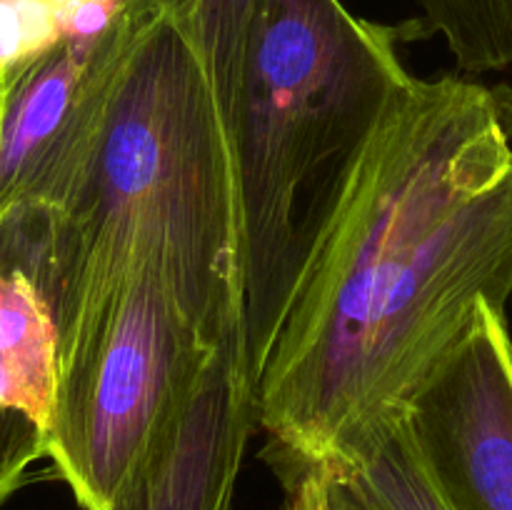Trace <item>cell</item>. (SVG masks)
<instances>
[{
	"label": "cell",
	"instance_id": "7",
	"mask_svg": "<svg viewBox=\"0 0 512 510\" xmlns=\"http://www.w3.org/2000/svg\"><path fill=\"white\" fill-rule=\"evenodd\" d=\"M248 325L230 330L113 510H233L250 430L258 425Z\"/></svg>",
	"mask_w": 512,
	"mask_h": 510
},
{
	"label": "cell",
	"instance_id": "15",
	"mask_svg": "<svg viewBox=\"0 0 512 510\" xmlns=\"http://www.w3.org/2000/svg\"><path fill=\"white\" fill-rule=\"evenodd\" d=\"M13 78H0V128H3L5 105H8V95H10V85H13Z\"/></svg>",
	"mask_w": 512,
	"mask_h": 510
},
{
	"label": "cell",
	"instance_id": "6",
	"mask_svg": "<svg viewBox=\"0 0 512 510\" xmlns=\"http://www.w3.org/2000/svg\"><path fill=\"white\" fill-rule=\"evenodd\" d=\"M405 418L450 508L512 510V343L503 310L480 303Z\"/></svg>",
	"mask_w": 512,
	"mask_h": 510
},
{
	"label": "cell",
	"instance_id": "13",
	"mask_svg": "<svg viewBox=\"0 0 512 510\" xmlns=\"http://www.w3.org/2000/svg\"><path fill=\"white\" fill-rule=\"evenodd\" d=\"M283 483L280 510H378L358 480L335 460L273 463Z\"/></svg>",
	"mask_w": 512,
	"mask_h": 510
},
{
	"label": "cell",
	"instance_id": "1",
	"mask_svg": "<svg viewBox=\"0 0 512 510\" xmlns=\"http://www.w3.org/2000/svg\"><path fill=\"white\" fill-rule=\"evenodd\" d=\"M512 298V145L473 80L413 78L300 275L258 378L270 463L335 460Z\"/></svg>",
	"mask_w": 512,
	"mask_h": 510
},
{
	"label": "cell",
	"instance_id": "3",
	"mask_svg": "<svg viewBox=\"0 0 512 510\" xmlns=\"http://www.w3.org/2000/svg\"><path fill=\"white\" fill-rule=\"evenodd\" d=\"M343 0H258L230 123L255 388L300 275L413 75Z\"/></svg>",
	"mask_w": 512,
	"mask_h": 510
},
{
	"label": "cell",
	"instance_id": "10",
	"mask_svg": "<svg viewBox=\"0 0 512 510\" xmlns=\"http://www.w3.org/2000/svg\"><path fill=\"white\" fill-rule=\"evenodd\" d=\"M203 55L230 138L250 23L258 0H163Z\"/></svg>",
	"mask_w": 512,
	"mask_h": 510
},
{
	"label": "cell",
	"instance_id": "16",
	"mask_svg": "<svg viewBox=\"0 0 512 510\" xmlns=\"http://www.w3.org/2000/svg\"><path fill=\"white\" fill-rule=\"evenodd\" d=\"M150 3H155V0H125V8H145Z\"/></svg>",
	"mask_w": 512,
	"mask_h": 510
},
{
	"label": "cell",
	"instance_id": "9",
	"mask_svg": "<svg viewBox=\"0 0 512 510\" xmlns=\"http://www.w3.org/2000/svg\"><path fill=\"white\" fill-rule=\"evenodd\" d=\"M378 510H453L430 475L408 418H393L360 435L335 458Z\"/></svg>",
	"mask_w": 512,
	"mask_h": 510
},
{
	"label": "cell",
	"instance_id": "5",
	"mask_svg": "<svg viewBox=\"0 0 512 510\" xmlns=\"http://www.w3.org/2000/svg\"><path fill=\"white\" fill-rule=\"evenodd\" d=\"M128 35L123 8L98 45L63 40L15 75L0 128V220L63 208L103 128Z\"/></svg>",
	"mask_w": 512,
	"mask_h": 510
},
{
	"label": "cell",
	"instance_id": "2",
	"mask_svg": "<svg viewBox=\"0 0 512 510\" xmlns=\"http://www.w3.org/2000/svg\"><path fill=\"white\" fill-rule=\"evenodd\" d=\"M125 10L118 80L68 200L0 220V265L28 275L53 315L58 380L145 265L213 345L248 325L240 190L203 55L163 0Z\"/></svg>",
	"mask_w": 512,
	"mask_h": 510
},
{
	"label": "cell",
	"instance_id": "11",
	"mask_svg": "<svg viewBox=\"0 0 512 510\" xmlns=\"http://www.w3.org/2000/svg\"><path fill=\"white\" fill-rule=\"evenodd\" d=\"M465 73L512 65V0H418Z\"/></svg>",
	"mask_w": 512,
	"mask_h": 510
},
{
	"label": "cell",
	"instance_id": "8",
	"mask_svg": "<svg viewBox=\"0 0 512 510\" xmlns=\"http://www.w3.org/2000/svg\"><path fill=\"white\" fill-rule=\"evenodd\" d=\"M0 393L50 428L58 400V330L20 270L0 265Z\"/></svg>",
	"mask_w": 512,
	"mask_h": 510
},
{
	"label": "cell",
	"instance_id": "14",
	"mask_svg": "<svg viewBox=\"0 0 512 510\" xmlns=\"http://www.w3.org/2000/svg\"><path fill=\"white\" fill-rule=\"evenodd\" d=\"M50 428L0 393V505L25 483L30 468L48 458Z\"/></svg>",
	"mask_w": 512,
	"mask_h": 510
},
{
	"label": "cell",
	"instance_id": "12",
	"mask_svg": "<svg viewBox=\"0 0 512 510\" xmlns=\"http://www.w3.org/2000/svg\"><path fill=\"white\" fill-rule=\"evenodd\" d=\"M60 43L58 0H0V78H13Z\"/></svg>",
	"mask_w": 512,
	"mask_h": 510
},
{
	"label": "cell",
	"instance_id": "17",
	"mask_svg": "<svg viewBox=\"0 0 512 510\" xmlns=\"http://www.w3.org/2000/svg\"><path fill=\"white\" fill-rule=\"evenodd\" d=\"M510 113H512V105H510Z\"/></svg>",
	"mask_w": 512,
	"mask_h": 510
},
{
	"label": "cell",
	"instance_id": "4",
	"mask_svg": "<svg viewBox=\"0 0 512 510\" xmlns=\"http://www.w3.org/2000/svg\"><path fill=\"white\" fill-rule=\"evenodd\" d=\"M220 345V343H218ZM218 345L155 265L140 268L58 380L48 458L83 510H113Z\"/></svg>",
	"mask_w": 512,
	"mask_h": 510
}]
</instances>
